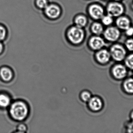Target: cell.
Instances as JSON below:
<instances>
[{
  "label": "cell",
  "mask_w": 133,
  "mask_h": 133,
  "mask_svg": "<svg viewBox=\"0 0 133 133\" xmlns=\"http://www.w3.org/2000/svg\"><path fill=\"white\" fill-rule=\"evenodd\" d=\"M29 108L26 103L22 100H17L11 104L9 107L11 117L16 121H22L27 117Z\"/></svg>",
  "instance_id": "cell-1"
},
{
  "label": "cell",
  "mask_w": 133,
  "mask_h": 133,
  "mask_svg": "<svg viewBox=\"0 0 133 133\" xmlns=\"http://www.w3.org/2000/svg\"><path fill=\"white\" fill-rule=\"evenodd\" d=\"M66 40L72 45H80L84 41L86 33L84 29L71 25L66 29L65 32Z\"/></svg>",
  "instance_id": "cell-2"
},
{
  "label": "cell",
  "mask_w": 133,
  "mask_h": 133,
  "mask_svg": "<svg viewBox=\"0 0 133 133\" xmlns=\"http://www.w3.org/2000/svg\"><path fill=\"white\" fill-rule=\"evenodd\" d=\"M109 50L112 60L115 62H123L128 54L123 44L118 42L112 43Z\"/></svg>",
  "instance_id": "cell-3"
},
{
  "label": "cell",
  "mask_w": 133,
  "mask_h": 133,
  "mask_svg": "<svg viewBox=\"0 0 133 133\" xmlns=\"http://www.w3.org/2000/svg\"><path fill=\"white\" fill-rule=\"evenodd\" d=\"M129 70L124 63L115 62L110 68V75L116 81H122L128 76Z\"/></svg>",
  "instance_id": "cell-4"
},
{
  "label": "cell",
  "mask_w": 133,
  "mask_h": 133,
  "mask_svg": "<svg viewBox=\"0 0 133 133\" xmlns=\"http://www.w3.org/2000/svg\"><path fill=\"white\" fill-rule=\"evenodd\" d=\"M87 15L93 21H100L105 14V8L101 4L93 2L87 8Z\"/></svg>",
  "instance_id": "cell-5"
},
{
  "label": "cell",
  "mask_w": 133,
  "mask_h": 133,
  "mask_svg": "<svg viewBox=\"0 0 133 133\" xmlns=\"http://www.w3.org/2000/svg\"><path fill=\"white\" fill-rule=\"evenodd\" d=\"M105 13L114 18L124 15L126 8L122 2L112 1L108 2L105 7Z\"/></svg>",
  "instance_id": "cell-6"
},
{
  "label": "cell",
  "mask_w": 133,
  "mask_h": 133,
  "mask_svg": "<svg viewBox=\"0 0 133 133\" xmlns=\"http://www.w3.org/2000/svg\"><path fill=\"white\" fill-rule=\"evenodd\" d=\"M107 43L117 42L121 38L122 31L115 25L105 27L102 35Z\"/></svg>",
  "instance_id": "cell-7"
},
{
  "label": "cell",
  "mask_w": 133,
  "mask_h": 133,
  "mask_svg": "<svg viewBox=\"0 0 133 133\" xmlns=\"http://www.w3.org/2000/svg\"><path fill=\"white\" fill-rule=\"evenodd\" d=\"M43 11L44 16L50 20L58 19L62 14V8L60 5L54 2H50Z\"/></svg>",
  "instance_id": "cell-8"
},
{
  "label": "cell",
  "mask_w": 133,
  "mask_h": 133,
  "mask_svg": "<svg viewBox=\"0 0 133 133\" xmlns=\"http://www.w3.org/2000/svg\"><path fill=\"white\" fill-rule=\"evenodd\" d=\"M106 43L102 36L92 35L88 38V45L92 50L97 51L105 47Z\"/></svg>",
  "instance_id": "cell-9"
},
{
  "label": "cell",
  "mask_w": 133,
  "mask_h": 133,
  "mask_svg": "<svg viewBox=\"0 0 133 133\" xmlns=\"http://www.w3.org/2000/svg\"><path fill=\"white\" fill-rule=\"evenodd\" d=\"M96 52L95 57L98 64L104 66L110 63L112 59L109 49L105 47Z\"/></svg>",
  "instance_id": "cell-10"
},
{
  "label": "cell",
  "mask_w": 133,
  "mask_h": 133,
  "mask_svg": "<svg viewBox=\"0 0 133 133\" xmlns=\"http://www.w3.org/2000/svg\"><path fill=\"white\" fill-rule=\"evenodd\" d=\"M114 24L122 32H123L132 26V23L131 18L124 14L115 18Z\"/></svg>",
  "instance_id": "cell-11"
},
{
  "label": "cell",
  "mask_w": 133,
  "mask_h": 133,
  "mask_svg": "<svg viewBox=\"0 0 133 133\" xmlns=\"http://www.w3.org/2000/svg\"><path fill=\"white\" fill-rule=\"evenodd\" d=\"M88 102L89 108L92 111L98 112L102 111L104 108V101L102 98L98 96L91 97Z\"/></svg>",
  "instance_id": "cell-12"
},
{
  "label": "cell",
  "mask_w": 133,
  "mask_h": 133,
  "mask_svg": "<svg viewBox=\"0 0 133 133\" xmlns=\"http://www.w3.org/2000/svg\"><path fill=\"white\" fill-rule=\"evenodd\" d=\"M121 89L127 95H133V76H128L122 80Z\"/></svg>",
  "instance_id": "cell-13"
},
{
  "label": "cell",
  "mask_w": 133,
  "mask_h": 133,
  "mask_svg": "<svg viewBox=\"0 0 133 133\" xmlns=\"http://www.w3.org/2000/svg\"><path fill=\"white\" fill-rule=\"evenodd\" d=\"M88 22V16L83 13L77 14L73 18V25L83 29L87 26Z\"/></svg>",
  "instance_id": "cell-14"
},
{
  "label": "cell",
  "mask_w": 133,
  "mask_h": 133,
  "mask_svg": "<svg viewBox=\"0 0 133 133\" xmlns=\"http://www.w3.org/2000/svg\"><path fill=\"white\" fill-rule=\"evenodd\" d=\"M105 28L100 21H94L90 26V30L92 35L102 36Z\"/></svg>",
  "instance_id": "cell-15"
},
{
  "label": "cell",
  "mask_w": 133,
  "mask_h": 133,
  "mask_svg": "<svg viewBox=\"0 0 133 133\" xmlns=\"http://www.w3.org/2000/svg\"><path fill=\"white\" fill-rule=\"evenodd\" d=\"M13 72L9 67L3 66L0 68V78L4 82H9L13 77Z\"/></svg>",
  "instance_id": "cell-16"
},
{
  "label": "cell",
  "mask_w": 133,
  "mask_h": 133,
  "mask_svg": "<svg viewBox=\"0 0 133 133\" xmlns=\"http://www.w3.org/2000/svg\"><path fill=\"white\" fill-rule=\"evenodd\" d=\"M11 104V97L8 94L0 93V108L5 109L8 107Z\"/></svg>",
  "instance_id": "cell-17"
},
{
  "label": "cell",
  "mask_w": 133,
  "mask_h": 133,
  "mask_svg": "<svg viewBox=\"0 0 133 133\" xmlns=\"http://www.w3.org/2000/svg\"><path fill=\"white\" fill-rule=\"evenodd\" d=\"M115 19L112 16L105 13L100 20L105 27L112 26L114 24Z\"/></svg>",
  "instance_id": "cell-18"
},
{
  "label": "cell",
  "mask_w": 133,
  "mask_h": 133,
  "mask_svg": "<svg viewBox=\"0 0 133 133\" xmlns=\"http://www.w3.org/2000/svg\"><path fill=\"white\" fill-rule=\"evenodd\" d=\"M123 63L129 70L133 72V52L127 54Z\"/></svg>",
  "instance_id": "cell-19"
},
{
  "label": "cell",
  "mask_w": 133,
  "mask_h": 133,
  "mask_svg": "<svg viewBox=\"0 0 133 133\" xmlns=\"http://www.w3.org/2000/svg\"><path fill=\"white\" fill-rule=\"evenodd\" d=\"M8 36V30L5 25L0 23V41L3 42Z\"/></svg>",
  "instance_id": "cell-20"
},
{
  "label": "cell",
  "mask_w": 133,
  "mask_h": 133,
  "mask_svg": "<svg viewBox=\"0 0 133 133\" xmlns=\"http://www.w3.org/2000/svg\"><path fill=\"white\" fill-rule=\"evenodd\" d=\"M48 0H35L34 4L37 8L39 10H43L49 4Z\"/></svg>",
  "instance_id": "cell-21"
},
{
  "label": "cell",
  "mask_w": 133,
  "mask_h": 133,
  "mask_svg": "<svg viewBox=\"0 0 133 133\" xmlns=\"http://www.w3.org/2000/svg\"><path fill=\"white\" fill-rule=\"evenodd\" d=\"M123 45L128 52H133V37H127Z\"/></svg>",
  "instance_id": "cell-22"
},
{
  "label": "cell",
  "mask_w": 133,
  "mask_h": 133,
  "mask_svg": "<svg viewBox=\"0 0 133 133\" xmlns=\"http://www.w3.org/2000/svg\"><path fill=\"white\" fill-rule=\"evenodd\" d=\"M91 97V94L90 91H83L80 94L81 98L84 102H88Z\"/></svg>",
  "instance_id": "cell-23"
},
{
  "label": "cell",
  "mask_w": 133,
  "mask_h": 133,
  "mask_svg": "<svg viewBox=\"0 0 133 133\" xmlns=\"http://www.w3.org/2000/svg\"><path fill=\"white\" fill-rule=\"evenodd\" d=\"M125 132L133 133V122L129 120L124 125Z\"/></svg>",
  "instance_id": "cell-24"
},
{
  "label": "cell",
  "mask_w": 133,
  "mask_h": 133,
  "mask_svg": "<svg viewBox=\"0 0 133 133\" xmlns=\"http://www.w3.org/2000/svg\"><path fill=\"white\" fill-rule=\"evenodd\" d=\"M125 35L127 37H133V26H130L125 31H123Z\"/></svg>",
  "instance_id": "cell-25"
},
{
  "label": "cell",
  "mask_w": 133,
  "mask_h": 133,
  "mask_svg": "<svg viewBox=\"0 0 133 133\" xmlns=\"http://www.w3.org/2000/svg\"><path fill=\"white\" fill-rule=\"evenodd\" d=\"M27 130V127L25 124L21 123L18 125L17 127V132H16L25 133Z\"/></svg>",
  "instance_id": "cell-26"
},
{
  "label": "cell",
  "mask_w": 133,
  "mask_h": 133,
  "mask_svg": "<svg viewBox=\"0 0 133 133\" xmlns=\"http://www.w3.org/2000/svg\"><path fill=\"white\" fill-rule=\"evenodd\" d=\"M2 41H0V55L2 54L4 49V46Z\"/></svg>",
  "instance_id": "cell-27"
},
{
  "label": "cell",
  "mask_w": 133,
  "mask_h": 133,
  "mask_svg": "<svg viewBox=\"0 0 133 133\" xmlns=\"http://www.w3.org/2000/svg\"><path fill=\"white\" fill-rule=\"evenodd\" d=\"M129 120L133 122V109L130 111L129 114Z\"/></svg>",
  "instance_id": "cell-28"
},
{
  "label": "cell",
  "mask_w": 133,
  "mask_h": 133,
  "mask_svg": "<svg viewBox=\"0 0 133 133\" xmlns=\"http://www.w3.org/2000/svg\"><path fill=\"white\" fill-rule=\"evenodd\" d=\"M112 1H115L120 2H122L123 1H124V0H112Z\"/></svg>",
  "instance_id": "cell-29"
},
{
  "label": "cell",
  "mask_w": 133,
  "mask_h": 133,
  "mask_svg": "<svg viewBox=\"0 0 133 133\" xmlns=\"http://www.w3.org/2000/svg\"><path fill=\"white\" fill-rule=\"evenodd\" d=\"M131 9H132V10H133V1L132 4H131Z\"/></svg>",
  "instance_id": "cell-30"
}]
</instances>
